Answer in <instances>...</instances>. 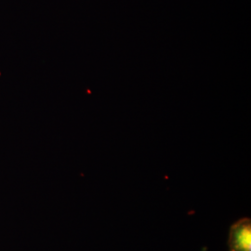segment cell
Masks as SVG:
<instances>
[{
	"instance_id": "1",
	"label": "cell",
	"mask_w": 251,
	"mask_h": 251,
	"mask_svg": "<svg viewBox=\"0 0 251 251\" xmlns=\"http://www.w3.org/2000/svg\"><path fill=\"white\" fill-rule=\"evenodd\" d=\"M230 251H251V221L244 218L234 223L229 233Z\"/></svg>"
}]
</instances>
